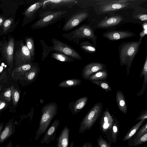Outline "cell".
Instances as JSON below:
<instances>
[{
    "instance_id": "52",
    "label": "cell",
    "mask_w": 147,
    "mask_h": 147,
    "mask_svg": "<svg viewBox=\"0 0 147 147\" xmlns=\"http://www.w3.org/2000/svg\"><path fill=\"white\" fill-rule=\"evenodd\" d=\"M3 44V43H2V41H1L0 40V50H1V47L2 46Z\"/></svg>"
},
{
    "instance_id": "50",
    "label": "cell",
    "mask_w": 147,
    "mask_h": 147,
    "mask_svg": "<svg viewBox=\"0 0 147 147\" xmlns=\"http://www.w3.org/2000/svg\"><path fill=\"white\" fill-rule=\"evenodd\" d=\"M69 147H74V143L73 141H71Z\"/></svg>"
},
{
    "instance_id": "11",
    "label": "cell",
    "mask_w": 147,
    "mask_h": 147,
    "mask_svg": "<svg viewBox=\"0 0 147 147\" xmlns=\"http://www.w3.org/2000/svg\"><path fill=\"white\" fill-rule=\"evenodd\" d=\"M89 15L88 12L86 11H80L75 13L65 23L62 30L68 31L71 30L86 20Z\"/></svg>"
},
{
    "instance_id": "1",
    "label": "cell",
    "mask_w": 147,
    "mask_h": 147,
    "mask_svg": "<svg viewBox=\"0 0 147 147\" xmlns=\"http://www.w3.org/2000/svg\"><path fill=\"white\" fill-rule=\"evenodd\" d=\"M141 43L139 40L128 41L123 42L119 46L120 63L121 66H126L127 76L133 61L138 52Z\"/></svg>"
},
{
    "instance_id": "21",
    "label": "cell",
    "mask_w": 147,
    "mask_h": 147,
    "mask_svg": "<svg viewBox=\"0 0 147 147\" xmlns=\"http://www.w3.org/2000/svg\"><path fill=\"white\" fill-rule=\"evenodd\" d=\"M70 130V129L67 126L64 127L56 139L57 142L56 147H68Z\"/></svg>"
},
{
    "instance_id": "45",
    "label": "cell",
    "mask_w": 147,
    "mask_h": 147,
    "mask_svg": "<svg viewBox=\"0 0 147 147\" xmlns=\"http://www.w3.org/2000/svg\"><path fill=\"white\" fill-rule=\"evenodd\" d=\"M4 21V18L3 17L0 16V27L3 25Z\"/></svg>"
},
{
    "instance_id": "28",
    "label": "cell",
    "mask_w": 147,
    "mask_h": 147,
    "mask_svg": "<svg viewBox=\"0 0 147 147\" xmlns=\"http://www.w3.org/2000/svg\"><path fill=\"white\" fill-rule=\"evenodd\" d=\"M79 45L81 49L86 53H93L96 51V46L88 41L82 42Z\"/></svg>"
},
{
    "instance_id": "13",
    "label": "cell",
    "mask_w": 147,
    "mask_h": 147,
    "mask_svg": "<svg viewBox=\"0 0 147 147\" xmlns=\"http://www.w3.org/2000/svg\"><path fill=\"white\" fill-rule=\"evenodd\" d=\"M106 65L102 63L98 62L90 63L84 66L82 73L83 78L87 80L91 75L97 71L106 68Z\"/></svg>"
},
{
    "instance_id": "23",
    "label": "cell",
    "mask_w": 147,
    "mask_h": 147,
    "mask_svg": "<svg viewBox=\"0 0 147 147\" xmlns=\"http://www.w3.org/2000/svg\"><path fill=\"white\" fill-rule=\"evenodd\" d=\"M116 99L119 109L124 114H127V109L126 102L124 95L121 91L119 90L117 91Z\"/></svg>"
},
{
    "instance_id": "47",
    "label": "cell",
    "mask_w": 147,
    "mask_h": 147,
    "mask_svg": "<svg viewBox=\"0 0 147 147\" xmlns=\"http://www.w3.org/2000/svg\"><path fill=\"white\" fill-rule=\"evenodd\" d=\"M12 142L11 141H10L5 146V147H12Z\"/></svg>"
},
{
    "instance_id": "36",
    "label": "cell",
    "mask_w": 147,
    "mask_h": 147,
    "mask_svg": "<svg viewBox=\"0 0 147 147\" xmlns=\"http://www.w3.org/2000/svg\"><path fill=\"white\" fill-rule=\"evenodd\" d=\"M97 147H111V144L100 135L96 140Z\"/></svg>"
},
{
    "instance_id": "35",
    "label": "cell",
    "mask_w": 147,
    "mask_h": 147,
    "mask_svg": "<svg viewBox=\"0 0 147 147\" xmlns=\"http://www.w3.org/2000/svg\"><path fill=\"white\" fill-rule=\"evenodd\" d=\"M90 81L91 83L98 86L107 92L109 91H111L112 90V89L109 84L105 81L96 80Z\"/></svg>"
},
{
    "instance_id": "31",
    "label": "cell",
    "mask_w": 147,
    "mask_h": 147,
    "mask_svg": "<svg viewBox=\"0 0 147 147\" xmlns=\"http://www.w3.org/2000/svg\"><path fill=\"white\" fill-rule=\"evenodd\" d=\"M144 76L143 84L142 89V92H144L147 85V55H146L145 60L140 74V77Z\"/></svg>"
},
{
    "instance_id": "26",
    "label": "cell",
    "mask_w": 147,
    "mask_h": 147,
    "mask_svg": "<svg viewBox=\"0 0 147 147\" xmlns=\"http://www.w3.org/2000/svg\"><path fill=\"white\" fill-rule=\"evenodd\" d=\"M108 73L107 69L100 70L90 76L87 80L88 81L103 80L108 77Z\"/></svg>"
},
{
    "instance_id": "9",
    "label": "cell",
    "mask_w": 147,
    "mask_h": 147,
    "mask_svg": "<svg viewBox=\"0 0 147 147\" xmlns=\"http://www.w3.org/2000/svg\"><path fill=\"white\" fill-rule=\"evenodd\" d=\"M14 59L17 66L32 63L34 58L31 55L26 44H24L22 41L20 43L19 49L15 51Z\"/></svg>"
},
{
    "instance_id": "39",
    "label": "cell",
    "mask_w": 147,
    "mask_h": 147,
    "mask_svg": "<svg viewBox=\"0 0 147 147\" xmlns=\"http://www.w3.org/2000/svg\"><path fill=\"white\" fill-rule=\"evenodd\" d=\"M3 97L5 101L10 102L11 99V91L10 87L6 89L3 92Z\"/></svg>"
},
{
    "instance_id": "56",
    "label": "cell",
    "mask_w": 147,
    "mask_h": 147,
    "mask_svg": "<svg viewBox=\"0 0 147 147\" xmlns=\"http://www.w3.org/2000/svg\"><path fill=\"white\" fill-rule=\"evenodd\" d=\"M146 147H147V146H146Z\"/></svg>"
},
{
    "instance_id": "20",
    "label": "cell",
    "mask_w": 147,
    "mask_h": 147,
    "mask_svg": "<svg viewBox=\"0 0 147 147\" xmlns=\"http://www.w3.org/2000/svg\"><path fill=\"white\" fill-rule=\"evenodd\" d=\"M15 127L13 119L6 123L4 128L0 135V144L3 143L9 137L13 135L15 131Z\"/></svg>"
},
{
    "instance_id": "54",
    "label": "cell",
    "mask_w": 147,
    "mask_h": 147,
    "mask_svg": "<svg viewBox=\"0 0 147 147\" xmlns=\"http://www.w3.org/2000/svg\"><path fill=\"white\" fill-rule=\"evenodd\" d=\"M95 147H97V146L95 145Z\"/></svg>"
},
{
    "instance_id": "18",
    "label": "cell",
    "mask_w": 147,
    "mask_h": 147,
    "mask_svg": "<svg viewBox=\"0 0 147 147\" xmlns=\"http://www.w3.org/2000/svg\"><path fill=\"white\" fill-rule=\"evenodd\" d=\"M123 19L121 15L117 14L109 17H105L97 25L99 28H107L118 24Z\"/></svg>"
},
{
    "instance_id": "12",
    "label": "cell",
    "mask_w": 147,
    "mask_h": 147,
    "mask_svg": "<svg viewBox=\"0 0 147 147\" xmlns=\"http://www.w3.org/2000/svg\"><path fill=\"white\" fill-rule=\"evenodd\" d=\"M43 9H54L62 7L70 8L76 5L77 0H42Z\"/></svg>"
},
{
    "instance_id": "44",
    "label": "cell",
    "mask_w": 147,
    "mask_h": 147,
    "mask_svg": "<svg viewBox=\"0 0 147 147\" xmlns=\"http://www.w3.org/2000/svg\"><path fill=\"white\" fill-rule=\"evenodd\" d=\"M147 34V29H143V30L140 32L139 34L140 36V38L139 41L140 42H141V40L142 38L144 37L145 35Z\"/></svg>"
},
{
    "instance_id": "43",
    "label": "cell",
    "mask_w": 147,
    "mask_h": 147,
    "mask_svg": "<svg viewBox=\"0 0 147 147\" xmlns=\"http://www.w3.org/2000/svg\"><path fill=\"white\" fill-rule=\"evenodd\" d=\"M7 105L6 101L0 99V112L7 107Z\"/></svg>"
},
{
    "instance_id": "38",
    "label": "cell",
    "mask_w": 147,
    "mask_h": 147,
    "mask_svg": "<svg viewBox=\"0 0 147 147\" xmlns=\"http://www.w3.org/2000/svg\"><path fill=\"white\" fill-rule=\"evenodd\" d=\"M13 20L12 18H10L5 20L3 24V29L4 32H6L11 26Z\"/></svg>"
},
{
    "instance_id": "34",
    "label": "cell",
    "mask_w": 147,
    "mask_h": 147,
    "mask_svg": "<svg viewBox=\"0 0 147 147\" xmlns=\"http://www.w3.org/2000/svg\"><path fill=\"white\" fill-rule=\"evenodd\" d=\"M11 99L13 106L17 105L20 98V94L18 90L14 86H12L11 87Z\"/></svg>"
},
{
    "instance_id": "22",
    "label": "cell",
    "mask_w": 147,
    "mask_h": 147,
    "mask_svg": "<svg viewBox=\"0 0 147 147\" xmlns=\"http://www.w3.org/2000/svg\"><path fill=\"white\" fill-rule=\"evenodd\" d=\"M40 71L38 63H36L34 65L26 72L21 80L32 83L36 80Z\"/></svg>"
},
{
    "instance_id": "29",
    "label": "cell",
    "mask_w": 147,
    "mask_h": 147,
    "mask_svg": "<svg viewBox=\"0 0 147 147\" xmlns=\"http://www.w3.org/2000/svg\"><path fill=\"white\" fill-rule=\"evenodd\" d=\"M119 121L115 117L114 118L111 130L112 142L116 144L119 132Z\"/></svg>"
},
{
    "instance_id": "53",
    "label": "cell",
    "mask_w": 147,
    "mask_h": 147,
    "mask_svg": "<svg viewBox=\"0 0 147 147\" xmlns=\"http://www.w3.org/2000/svg\"><path fill=\"white\" fill-rule=\"evenodd\" d=\"M16 147H20V146L19 144H17L16 146Z\"/></svg>"
},
{
    "instance_id": "3",
    "label": "cell",
    "mask_w": 147,
    "mask_h": 147,
    "mask_svg": "<svg viewBox=\"0 0 147 147\" xmlns=\"http://www.w3.org/2000/svg\"><path fill=\"white\" fill-rule=\"evenodd\" d=\"M62 36L77 45L79 44L80 40L86 38L91 40L93 44L96 46L97 36L95 34L91 28L86 24H83L69 32L63 34Z\"/></svg>"
},
{
    "instance_id": "25",
    "label": "cell",
    "mask_w": 147,
    "mask_h": 147,
    "mask_svg": "<svg viewBox=\"0 0 147 147\" xmlns=\"http://www.w3.org/2000/svg\"><path fill=\"white\" fill-rule=\"evenodd\" d=\"M128 140L127 145L129 146H136L141 145L146 142L147 133L141 136L131 137Z\"/></svg>"
},
{
    "instance_id": "27",
    "label": "cell",
    "mask_w": 147,
    "mask_h": 147,
    "mask_svg": "<svg viewBox=\"0 0 147 147\" xmlns=\"http://www.w3.org/2000/svg\"><path fill=\"white\" fill-rule=\"evenodd\" d=\"M81 81L78 79H71L65 80L59 84L61 88H67L77 86L81 84Z\"/></svg>"
},
{
    "instance_id": "55",
    "label": "cell",
    "mask_w": 147,
    "mask_h": 147,
    "mask_svg": "<svg viewBox=\"0 0 147 147\" xmlns=\"http://www.w3.org/2000/svg\"><path fill=\"white\" fill-rule=\"evenodd\" d=\"M0 98H1V96H0Z\"/></svg>"
},
{
    "instance_id": "19",
    "label": "cell",
    "mask_w": 147,
    "mask_h": 147,
    "mask_svg": "<svg viewBox=\"0 0 147 147\" xmlns=\"http://www.w3.org/2000/svg\"><path fill=\"white\" fill-rule=\"evenodd\" d=\"M41 1L36 2L31 5L25 11L24 13V17L28 23L35 19L38 12L42 6Z\"/></svg>"
},
{
    "instance_id": "40",
    "label": "cell",
    "mask_w": 147,
    "mask_h": 147,
    "mask_svg": "<svg viewBox=\"0 0 147 147\" xmlns=\"http://www.w3.org/2000/svg\"><path fill=\"white\" fill-rule=\"evenodd\" d=\"M0 78L2 80L3 84L6 82L7 80V74L3 66L0 65Z\"/></svg>"
},
{
    "instance_id": "4",
    "label": "cell",
    "mask_w": 147,
    "mask_h": 147,
    "mask_svg": "<svg viewBox=\"0 0 147 147\" xmlns=\"http://www.w3.org/2000/svg\"><path fill=\"white\" fill-rule=\"evenodd\" d=\"M67 12L66 10L44 11L39 14L38 19L31 25V28L38 29L52 25L63 18Z\"/></svg>"
},
{
    "instance_id": "14",
    "label": "cell",
    "mask_w": 147,
    "mask_h": 147,
    "mask_svg": "<svg viewBox=\"0 0 147 147\" xmlns=\"http://www.w3.org/2000/svg\"><path fill=\"white\" fill-rule=\"evenodd\" d=\"M136 35L134 33L128 30L109 31L102 34L104 37L111 40H116L131 37Z\"/></svg>"
},
{
    "instance_id": "2",
    "label": "cell",
    "mask_w": 147,
    "mask_h": 147,
    "mask_svg": "<svg viewBox=\"0 0 147 147\" xmlns=\"http://www.w3.org/2000/svg\"><path fill=\"white\" fill-rule=\"evenodd\" d=\"M58 107L55 102L48 103L41 109L42 115L39 123V125L34 140H38L42 134L45 133L53 119L57 115Z\"/></svg>"
},
{
    "instance_id": "16",
    "label": "cell",
    "mask_w": 147,
    "mask_h": 147,
    "mask_svg": "<svg viewBox=\"0 0 147 147\" xmlns=\"http://www.w3.org/2000/svg\"><path fill=\"white\" fill-rule=\"evenodd\" d=\"M35 64V63H33L16 66L12 71V77L16 80L19 79L21 80L26 72L30 70Z\"/></svg>"
},
{
    "instance_id": "8",
    "label": "cell",
    "mask_w": 147,
    "mask_h": 147,
    "mask_svg": "<svg viewBox=\"0 0 147 147\" xmlns=\"http://www.w3.org/2000/svg\"><path fill=\"white\" fill-rule=\"evenodd\" d=\"M15 40L12 36L9 37L8 40L1 47V52L6 61L8 66V71L9 74L12 68L13 60Z\"/></svg>"
},
{
    "instance_id": "5",
    "label": "cell",
    "mask_w": 147,
    "mask_h": 147,
    "mask_svg": "<svg viewBox=\"0 0 147 147\" xmlns=\"http://www.w3.org/2000/svg\"><path fill=\"white\" fill-rule=\"evenodd\" d=\"M103 105L101 102L96 103L87 113L82 120L78 133L80 134L90 129L100 117L102 112Z\"/></svg>"
},
{
    "instance_id": "17",
    "label": "cell",
    "mask_w": 147,
    "mask_h": 147,
    "mask_svg": "<svg viewBox=\"0 0 147 147\" xmlns=\"http://www.w3.org/2000/svg\"><path fill=\"white\" fill-rule=\"evenodd\" d=\"M88 97L85 96L79 98L68 104V108L71 112L75 115L79 113L86 105Z\"/></svg>"
},
{
    "instance_id": "49",
    "label": "cell",
    "mask_w": 147,
    "mask_h": 147,
    "mask_svg": "<svg viewBox=\"0 0 147 147\" xmlns=\"http://www.w3.org/2000/svg\"><path fill=\"white\" fill-rule=\"evenodd\" d=\"M1 82H2V80L1 78H0V91L1 90L2 86L1 85Z\"/></svg>"
},
{
    "instance_id": "42",
    "label": "cell",
    "mask_w": 147,
    "mask_h": 147,
    "mask_svg": "<svg viewBox=\"0 0 147 147\" xmlns=\"http://www.w3.org/2000/svg\"><path fill=\"white\" fill-rule=\"evenodd\" d=\"M136 19H138L141 21L147 22V15L146 14H139L134 17Z\"/></svg>"
},
{
    "instance_id": "30",
    "label": "cell",
    "mask_w": 147,
    "mask_h": 147,
    "mask_svg": "<svg viewBox=\"0 0 147 147\" xmlns=\"http://www.w3.org/2000/svg\"><path fill=\"white\" fill-rule=\"evenodd\" d=\"M51 57L58 61L65 62H71L75 61V59L65 54L55 52L51 54Z\"/></svg>"
},
{
    "instance_id": "32",
    "label": "cell",
    "mask_w": 147,
    "mask_h": 147,
    "mask_svg": "<svg viewBox=\"0 0 147 147\" xmlns=\"http://www.w3.org/2000/svg\"><path fill=\"white\" fill-rule=\"evenodd\" d=\"M26 45L29 49L32 56L34 58L35 48L33 38L30 36H27L25 38Z\"/></svg>"
},
{
    "instance_id": "51",
    "label": "cell",
    "mask_w": 147,
    "mask_h": 147,
    "mask_svg": "<svg viewBox=\"0 0 147 147\" xmlns=\"http://www.w3.org/2000/svg\"><path fill=\"white\" fill-rule=\"evenodd\" d=\"M81 147H87V142H85L82 146Z\"/></svg>"
},
{
    "instance_id": "15",
    "label": "cell",
    "mask_w": 147,
    "mask_h": 147,
    "mask_svg": "<svg viewBox=\"0 0 147 147\" xmlns=\"http://www.w3.org/2000/svg\"><path fill=\"white\" fill-rule=\"evenodd\" d=\"M60 123L59 119L55 120L48 129L45 134L41 140L40 143L42 144H48L51 141L55 140L57 129Z\"/></svg>"
},
{
    "instance_id": "37",
    "label": "cell",
    "mask_w": 147,
    "mask_h": 147,
    "mask_svg": "<svg viewBox=\"0 0 147 147\" xmlns=\"http://www.w3.org/2000/svg\"><path fill=\"white\" fill-rule=\"evenodd\" d=\"M147 133V121L142 125L138 130L135 134L132 137H138L142 136Z\"/></svg>"
},
{
    "instance_id": "48",
    "label": "cell",
    "mask_w": 147,
    "mask_h": 147,
    "mask_svg": "<svg viewBox=\"0 0 147 147\" xmlns=\"http://www.w3.org/2000/svg\"><path fill=\"white\" fill-rule=\"evenodd\" d=\"M87 147H93V146L90 142H87Z\"/></svg>"
},
{
    "instance_id": "46",
    "label": "cell",
    "mask_w": 147,
    "mask_h": 147,
    "mask_svg": "<svg viewBox=\"0 0 147 147\" xmlns=\"http://www.w3.org/2000/svg\"><path fill=\"white\" fill-rule=\"evenodd\" d=\"M4 126L3 123H0V135L4 129Z\"/></svg>"
},
{
    "instance_id": "10",
    "label": "cell",
    "mask_w": 147,
    "mask_h": 147,
    "mask_svg": "<svg viewBox=\"0 0 147 147\" xmlns=\"http://www.w3.org/2000/svg\"><path fill=\"white\" fill-rule=\"evenodd\" d=\"M100 10L103 13L120 9L128 6L129 0H98Z\"/></svg>"
},
{
    "instance_id": "33",
    "label": "cell",
    "mask_w": 147,
    "mask_h": 147,
    "mask_svg": "<svg viewBox=\"0 0 147 147\" xmlns=\"http://www.w3.org/2000/svg\"><path fill=\"white\" fill-rule=\"evenodd\" d=\"M40 41L43 49L41 60L42 61H44L51 51V47L46 44L44 40L40 39Z\"/></svg>"
},
{
    "instance_id": "41",
    "label": "cell",
    "mask_w": 147,
    "mask_h": 147,
    "mask_svg": "<svg viewBox=\"0 0 147 147\" xmlns=\"http://www.w3.org/2000/svg\"><path fill=\"white\" fill-rule=\"evenodd\" d=\"M147 119V110L143 111L140 114L139 116L136 118V122L143 119Z\"/></svg>"
},
{
    "instance_id": "6",
    "label": "cell",
    "mask_w": 147,
    "mask_h": 147,
    "mask_svg": "<svg viewBox=\"0 0 147 147\" xmlns=\"http://www.w3.org/2000/svg\"><path fill=\"white\" fill-rule=\"evenodd\" d=\"M51 41L53 45L50 47L51 51H55L65 54L74 59H82V57L78 53L67 44L54 38L51 39Z\"/></svg>"
},
{
    "instance_id": "24",
    "label": "cell",
    "mask_w": 147,
    "mask_h": 147,
    "mask_svg": "<svg viewBox=\"0 0 147 147\" xmlns=\"http://www.w3.org/2000/svg\"><path fill=\"white\" fill-rule=\"evenodd\" d=\"M146 120V119H143L140 120L133 126L124 136L122 141H124L128 140L130 139L143 125Z\"/></svg>"
},
{
    "instance_id": "7",
    "label": "cell",
    "mask_w": 147,
    "mask_h": 147,
    "mask_svg": "<svg viewBox=\"0 0 147 147\" xmlns=\"http://www.w3.org/2000/svg\"><path fill=\"white\" fill-rule=\"evenodd\" d=\"M99 121L100 129V131L107 139L110 144L112 143L111 130L114 118L112 114L111 115L108 108H107L100 116Z\"/></svg>"
}]
</instances>
